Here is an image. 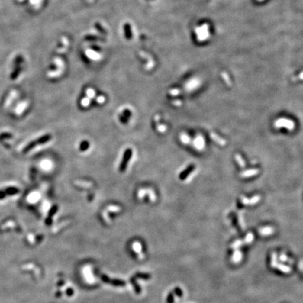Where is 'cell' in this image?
<instances>
[{"instance_id":"cell-1","label":"cell","mask_w":303,"mask_h":303,"mask_svg":"<svg viewBox=\"0 0 303 303\" xmlns=\"http://www.w3.org/2000/svg\"><path fill=\"white\" fill-rule=\"evenodd\" d=\"M274 126L276 128H284L287 130L292 131L295 129V124L293 120L286 118H279L274 121Z\"/></svg>"},{"instance_id":"cell-2","label":"cell","mask_w":303,"mask_h":303,"mask_svg":"<svg viewBox=\"0 0 303 303\" xmlns=\"http://www.w3.org/2000/svg\"><path fill=\"white\" fill-rule=\"evenodd\" d=\"M51 138H52L51 135H50V134H47V135H45V136L40 137V138L37 139V140L31 142V143H30L29 144H27V145L25 147V148L23 149V153H26V152H29L30 150L33 149L34 147H35L37 145H42V144L47 143L48 141H49L50 140H51Z\"/></svg>"},{"instance_id":"cell-3","label":"cell","mask_w":303,"mask_h":303,"mask_svg":"<svg viewBox=\"0 0 303 303\" xmlns=\"http://www.w3.org/2000/svg\"><path fill=\"white\" fill-rule=\"evenodd\" d=\"M132 154H133V150L132 149H131V148H128V149L126 150V151L124 152L123 159H122L120 166H119V170H120L121 172H124L126 171L128 162H129L132 156Z\"/></svg>"},{"instance_id":"cell-4","label":"cell","mask_w":303,"mask_h":303,"mask_svg":"<svg viewBox=\"0 0 303 303\" xmlns=\"http://www.w3.org/2000/svg\"><path fill=\"white\" fill-rule=\"evenodd\" d=\"M193 144L194 147L197 150H199V151H203L205 149V147H206V143H205L204 137L200 136V135L196 137V138L194 140Z\"/></svg>"},{"instance_id":"cell-5","label":"cell","mask_w":303,"mask_h":303,"mask_svg":"<svg viewBox=\"0 0 303 303\" xmlns=\"http://www.w3.org/2000/svg\"><path fill=\"white\" fill-rule=\"evenodd\" d=\"M261 197L260 195H256L250 199H248L245 196H241L240 200L244 205H254L260 201Z\"/></svg>"},{"instance_id":"cell-6","label":"cell","mask_w":303,"mask_h":303,"mask_svg":"<svg viewBox=\"0 0 303 303\" xmlns=\"http://www.w3.org/2000/svg\"><path fill=\"white\" fill-rule=\"evenodd\" d=\"M195 171H196V168L195 165L189 166L184 171H182V173H180L179 178L181 180H187V178H189V176H190Z\"/></svg>"},{"instance_id":"cell-7","label":"cell","mask_w":303,"mask_h":303,"mask_svg":"<svg viewBox=\"0 0 303 303\" xmlns=\"http://www.w3.org/2000/svg\"><path fill=\"white\" fill-rule=\"evenodd\" d=\"M18 192V189L16 187H8L3 189V190H0V199L6 197L8 195H16Z\"/></svg>"},{"instance_id":"cell-8","label":"cell","mask_w":303,"mask_h":303,"mask_svg":"<svg viewBox=\"0 0 303 303\" xmlns=\"http://www.w3.org/2000/svg\"><path fill=\"white\" fill-rule=\"evenodd\" d=\"M260 173V171L258 169H253L250 170H246L243 172H241L239 174V176L241 178H250L252 177V176H255Z\"/></svg>"},{"instance_id":"cell-9","label":"cell","mask_w":303,"mask_h":303,"mask_svg":"<svg viewBox=\"0 0 303 303\" xmlns=\"http://www.w3.org/2000/svg\"><path fill=\"white\" fill-rule=\"evenodd\" d=\"M210 137L213 141L215 142V143L218 144L220 145L224 146L227 144V141L224 140V139L221 138V137H220L218 135H217L215 133L213 132L210 133Z\"/></svg>"},{"instance_id":"cell-10","label":"cell","mask_w":303,"mask_h":303,"mask_svg":"<svg viewBox=\"0 0 303 303\" xmlns=\"http://www.w3.org/2000/svg\"><path fill=\"white\" fill-rule=\"evenodd\" d=\"M136 278L135 276H132V277L131 278V279H130L131 283L132 285H134V288L135 291H136V294H140L141 293V288H140V287L138 285V283H136Z\"/></svg>"},{"instance_id":"cell-11","label":"cell","mask_w":303,"mask_h":303,"mask_svg":"<svg viewBox=\"0 0 303 303\" xmlns=\"http://www.w3.org/2000/svg\"><path fill=\"white\" fill-rule=\"evenodd\" d=\"M110 283L114 285V286H124L126 285V282L124 281L121 279H110Z\"/></svg>"},{"instance_id":"cell-12","label":"cell","mask_w":303,"mask_h":303,"mask_svg":"<svg viewBox=\"0 0 303 303\" xmlns=\"http://www.w3.org/2000/svg\"><path fill=\"white\" fill-rule=\"evenodd\" d=\"M234 159H235V160H236V162H237V163H238V164L240 166L241 168L245 167V166H246L245 161L243 160V157L240 155V154H235Z\"/></svg>"},{"instance_id":"cell-13","label":"cell","mask_w":303,"mask_h":303,"mask_svg":"<svg viewBox=\"0 0 303 303\" xmlns=\"http://www.w3.org/2000/svg\"><path fill=\"white\" fill-rule=\"evenodd\" d=\"M136 278H140L143 279H149L151 277V275L148 273H137L134 275Z\"/></svg>"},{"instance_id":"cell-14","label":"cell","mask_w":303,"mask_h":303,"mask_svg":"<svg viewBox=\"0 0 303 303\" xmlns=\"http://www.w3.org/2000/svg\"><path fill=\"white\" fill-rule=\"evenodd\" d=\"M260 232L262 234H269L273 232V229L270 227H267L261 229Z\"/></svg>"},{"instance_id":"cell-15","label":"cell","mask_w":303,"mask_h":303,"mask_svg":"<svg viewBox=\"0 0 303 303\" xmlns=\"http://www.w3.org/2000/svg\"><path fill=\"white\" fill-rule=\"evenodd\" d=\"M43 0H30V3L32 4V5H35L37 6V8H39L41 5V3L42 2Z\"/></svg>"},{"instance_id":"cell-16","label":"cell","mask_w":303,"mask_h":303,"mask_svg":"<svg viewBox=\"0 0 303 303\" xmlns=\"http://www.w3.org/2000/svg\"><path fill=\"white\" fill-rule=\"evenodd\" d=\"M182 141L185 144H188L190 143V139H189V136H187L186 134H183L181 137Z\"/></svg>"},{"instance_id":"cell-17","label":"cell","mask_w":303,"mask_h":303,"mask_svg":"<svg viewBox=\"0 0 303 303\" xmlns=\"http://www.w3.org/2000/svg\"><path fill=\"white\" fill-rule=\"evenodd\" d=\"M173 301H174V297H173V293H169V295H168V296H167L166 302L167 303H173Z\"/></svg>"},{"instance_id":"cell-18","label":"cell","mask_w":303,"mask_h":303,"mask_svg":"<svg viewBox=\"0 0 303 303\" xmlns=\"http://www.w3.org/2000/svg\"><path fill=\"white\" fill-rule=\"evenodd\" d=\"M101 279L103 282L107 283H110V278L107 275H105V274H102V275L101 276Z\"/></svg>"},{"instance_id":"cell-19","label":"cell","mask_w":303,"mask_h":303,"mask_svg":"<svg viewBox=\"0 0 303 303\" xmlns=\"http://www.w3.org/2000/svg\"><path fill=\"white\" fill-rule=\"evenodd\" d=\"M89 147V143H87V142H83L82 144L81 145V150H86L87 148Z\"/></svg>"},{"instance_id":"cell-20","label":"cell","mask_w":303,"mask_h":303,"mask_svg":"<svg viewBox=\"0 0 303 303\" xmlns=\"http://www.w3.org/2000/svg\"><path fill=\"white\" fill-rule=\"evenodd\" d=\"M174 292H175V293L178 296H181L182 295V291H181V290H180L179 288H176L174 289Z\"/></svg>"},{"instance_id":"cell-21","label":"cell","mask_w":303,"mask_h":303,"mask_svg":"<svg viewBox=\"0 0 303 303\" xmlns=\"http://www.w3.org/2000/svg\"><path fill=\"white\" fill-rule=\"evenodd\" d=\"M57 209H58V207L57 206H53V208H51V211H50V215H53L54 213H55L56 212V211H57Z\"/></svg>"},{"instance_id":"cell-22","label":"cell","mask_w":303,"mask_h":303,"mask_svg":"<svg viewBox=\"0 0 303 303\" xmlns=\"http://www.w3.org/2000/svg\"><path fill=\"white\" fill-rule=\"evenodd\" d=\"M66 293H67V295H68L69 296H71L74 294V291L72 288H68L67 290Z\"/></svg>"},{"instance_id":"cell-23","label":"cell","mask_w":303,"mask_h":303,"mask_svg":"<svg viewBox=\"0 0 303 303\" xmlns=\"http://www.w3.org/2000/svg\"><path fill=\"white\" fill-rule=\"evenodd\" d=\"M18 1L19 2H23V1H24V0H18Z\"/></svg>"}]
</instances>
